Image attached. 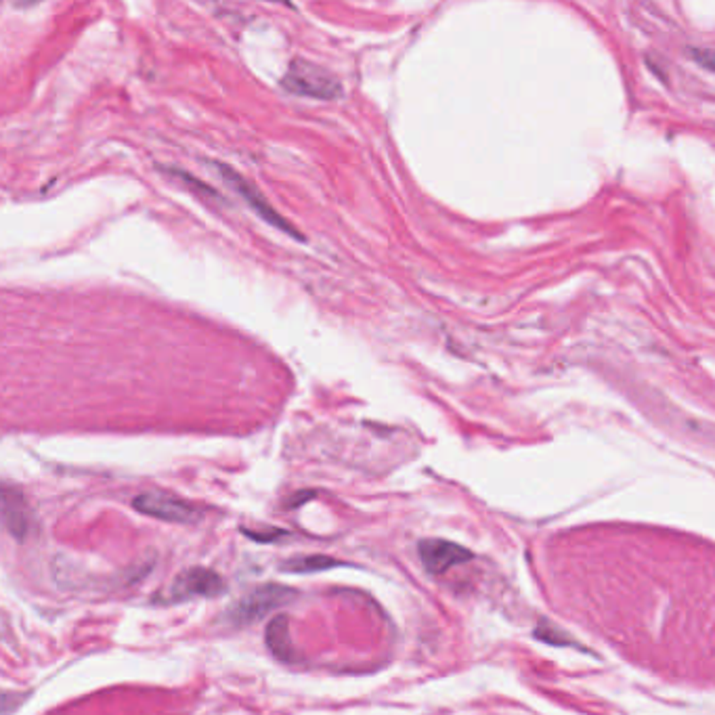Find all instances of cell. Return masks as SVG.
Instances as JSON below:
<instances>
[{"label":"cell","instance_id":"obj_5","mask_svg":"<svg viewBox=\"0 0 715 715\" xmlns=\"http://www.w3.org/2000/svg\"><path fill=\"white\" fill-rule=\"evenodd\" d=\"M0 524L15 540H26L34 531V514L20 489L0 483Z\"/></svg>","mask_w":715,"mask_h":715},{"label":"cell","instance_id":"obj_10","mask_svg":"<svg viewBox=\"0 0 715 715\" xmlns=\"http://www.w3.org/2000/svg\"><path fill=\"white\" fill-rule=\"evenodd\" d=\"M537 638H541L543 642H549V644H569V646H577V644L573 640H569L566 636H558L557 638V631H554L552 625H548V628H546V625L541 623L540 630H537Z\"/></svg>","mask_w":715,"mask_h":715},{"label":"cell","instance_id":"obj_3","mask_svg":"<svg viewBox=\"0 0 715 715\" xmlns=\"http://www.w3.org/2000/svg\"><path fill=\"white\" fill-rule=\"evenodd\" d=\"M133 506L134 510L145 514V516L175 524H191L202 516V512H199L193 504H189V501H183L179 498H175V495L159 492L139 495V498L133 501Z\"/></svg>","mask_w":715,"mask_h":715},{"label":"cell","instance_id":"obj_9","mask_svg":"<svg viewBox=\"0 0 715 715\" xmlns=\"http://www.w3.org/2000/svg\"><path fill=\"white\" fill-rule=\"evenodd\" d=\"M342 565H345V563H340V560L329 558V557H305V558L289 560L288 565H283V571H289V573H313V571L334 569V566H342Z\"/></svg>","mask_w":715,"mask_h":715},{"label":"cell","instance_id":"obj_6","mask_svg":"<svg viewBox=\"0 0 715 715\" xmlns=\"http://www.w3.org/2000/svg\"><path fill=\"white\" fill-rule=\"evenodd\" d=\"M419 558L430 575H443L453 566L468 563L472 552L447 540H424L419 541Z\"/></svg>","mask_w":715,"mask_h":715},{"label":"cell","instance_id":"obj_12","mask_svg":"<svg viewBox=\"0 0 715 715\" xmlns=\"http://www.w3.org/2000/svg\"><path fill=\"white\" fill-rule=\"evenodd\" d=\"M695 59L705 63V69H713V55L709 49H703V53H695Z\"/></svg>","mask_w":715,"mask_h":715},{"label":"cell","instance_id":"obj_4","mask_svg":"<svg viewBox=\"0 0 715 715\" xmlns=\"http://www.w3.org/2000/svg\"><path fill=\"white\" fill-rule=\"evenodd\" d=\"M223 592L224 581L218 573L204 569V566H193V569H187L175 579L173 588L168 589L167 602H183L189 598H198V596L215 598V596Z\"/></svg>","mask_w":715,"mask_h":715},{"label":"cell","instance_id":"obj_11","mask_svg":"<svg viewBox=\"0 0 715 715\" xmlns=\"http://www.w3.org/2000/svg\"><path fill=\"white\" fill-rule=\"evenodd\" d=\"M244 533L248 535V537H252V540H256V541H273V540H277V537H281L283 535V531H271V533H252V531H246L244 529Z\"/></svg>","mask_w":715,"mask_h":715},{"label":"cell","instance_id":"obj_2","mask_svg":"<svg viewBox=\"0 0 715 715\" xmlns=\"http://www.w3.org/2000/svg\"><path fill=\"white\" fill-rule=\"evenodd\" d=\"M292 596L294 592L286 588V585H275V583L260 585V588L244 596V598L229 611V619H232L233 625H248L252 622H258L263 614L286 605Z\"/></svg>","mask_w":715,"mask_h":715},{"label":"cell","instance_id":"obj_7","mask_svg":"<svg viewBox=\"0 0 715 715\" xmlns=\"http://www.w3.org/2000/svg\"><path fill=\"white\" fill-rule=\"evenodd\" d=\"M218 173H221V175L224 176V179H227V183H232L235 191H238V193L241 195V198H244L246 202L250 204V208H254V212H256V215H258L260 218H264V221L271 223V224H273V227H277V229H281V232L289 233V235H292V238L303 240V235H300V233L297 232V229H294L292 224H289L281 215H277V212H275L273 208H271V204L267 202V199H264L263 195H260V193L256 191V187L250 185V183H248V181H244V176H240L238 173H233V170L229 168V167H218Z\"/></svg>","mask_w":715,"mask_h":715},{"label":"cell","instance_id":"obj_1","mask_svg":"<svg viewBox=\"0 0 715 715\" xmlns=\"http://www.w3.org/2000/svg\"><path fill=\"white\" fill-rule=\"evenodd\" d=\"M281 85L286 91L300 94V97L323 99V102H332V99L342 94L340 82L332 72H328L317 63L305 61V59H294L289 63V69L283 76Z\"/></svg>","mask_w":715,"mask_h":715},{"label":"cell","instance_id":"obj_8","mask_svg":"<svg viewBox=\"0 0 715 715\" xmlns=\"http://www.w3.org/2000/svg\"><path fill=\"white\" fill-rule=\"evenodd\" d=\"M264 640H267V646L275 659L283 661V663H292L297 659V653H294L292 646V636H289V619L286 614H277V617L271 619Z\"/></svg>","mask_w":715,"mask_h":715}]
</instances>
